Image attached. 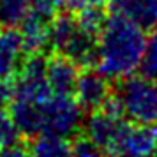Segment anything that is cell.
I'll return each mask as SVG.
<instances>
[{"instance_id":"cell-1","label":"cell","mask_w":157,"mask_h":157,"mask_svg":"<svg viewBox=\"0 0 157 157\" xmlns=\"http://www.w3.org/2000/svg\"><path fill=\"white\" fill-rule=\"evenodd\" d=\"M145 30L125 16L113 13L108 16L97 37V65L109 79L131 76L141 67L147 50Z\"/></svg>"},{"instance_id":"cell-2","label":"cell","mask_w":157,"mask_h":157,"mask_svg":"<svg viewBox=\"0 0 157 157\" xmlns=\"http://www.w3.org/2000/svg\"><path fill=\"white\" fill-rule=\"evenodd\" d=\"M50 46L57 53L74 60L78 65L90 67L92 64H97V36L81 29L72 13H58L51 20Z\"/></svg>"},{"instance_id":"cell-3","label":"cell","mask_w":157,"mask_h":157,"mask_svg":"<svg viewBox=\"0 0 157 157\" xmlns=\"http://www.w3.org/2000/svg\"><path fill=\"white\" fill-rule=\"evenodd\" d=\"M127 129L129 124L125 120V111L117 94H111L106 102L99 109L92 111L85 122L86 138L95 143L102 152L113 155H118Z\"/></svg>"},{"instance_id":"cell-4","label":"cell","mask_w":157,"mask_h":157,"mask_svg":"<svg viewBox=\"0 0 157 157\" xmlns=\"http://www.w3.org/2000/svg\"><path fill=\"white\" fill-rule=\"evenodd\" d=\"M117 95L125 117L136 124H157V85L147 76H127L118 83Z\"/></svg>"},{"instance_id":"cell-5","label":"cell","mask_w":157,"mask_h":157,"mask_svg":"<svg viewBox=\"0 0 157 157\" xmlns=\"http://www.w3.org/2000/svg\"><path fill=\"white\" fill-rule=\"evenodd\" d=\"M83 111L85 109L74 95L53 94L41 109V132H50L64 138L76 134L81 127Z\"/></svg>"},{"instance_id":"cell-6","label":"cell","mask_w":157,"mask_h":157,"mask_svg":"<svg viewBox=\"0 0 157 157\" xmlns=\"http://www.w3.org/2000/svg\"><path fill=\"white\" fill-rule=\"evenodd\" d=\"M108 79L109 78H106L101 71H94L92 67H86V71L79 74L74 97L85 111L92 113L95 109H99L111 95Z\"/></svg>"},{"instance_id":"cell-7","label":"cell","mask_w":157,"mask_h":157,"mask_svg":"<svg viewBox=\"0 0 157 157\" xmlns=\"http://www.w3.org/2000/svg\"><path fill=\"white\" fill-rule=\"evenodd\" d=\"M78 67L79 65L74 60L60 53L48 58L46 78H48L51 90L55 94H62V95H74L76 83L79 78Z\"/></svg>"},{"instance_id":"cell-8","label":"cell","mask_w":157,"mask_h":157,"mask_svg":"<svg viewBox=\"0 0 157 157\" xmlns=\"http://www.w3.org/2000/svg\"><path fill=\"white\" fill-rule=\"evenodd\" d=\"M23 39L16 27L0 30V79H11L23 64Z\"/></svg>"},{"instance_id":"cell-9","label":"cell","mask_w":157,"mask_h":157,"mask_svg":"<svg viewBox=\"0 0 157 157\" xmlns=\"http://www.w3.org/2000/svg\"><path fill=\"white\" fill-rule=\"evenodd\" d=\"M111 13L125 16L145 32L157 29V0H106Z\"/></svg>"},{"instance_id":"cell-10","label":"cell","mask_w":157,"mask_h":157,"mask_svg":"<svg viewBox=\"0 0 157 157\" xmlns=\"http://www.w3.org/2000/svg\"><path fill=\"white\" fill-rule=\"evenodd\" d=\"M157 145V127L154 124L129 125L124 136L118 155L124 157H152Z\"/></svg>"},{"instance_id":"cell-11","label":"cell","mask_w":157,"mask_h":157,"mask_svg":"<svg viewBox=\"0 0 157 157\" xmlns=\"http://www.w3.org/2000/svg\"><path fill=\"white\" fill-rule=\"evenodd\" d=\"M50 29H51L50 18L39 14L37 11L32 9L20 25V34H21L23 39L25 53H29V55L43 53L44 48L50 46Z\"/></svg>"},{"instance_id":"cell-12","label":"cell","mask_w":157,"mask_h":157,"mask_svg":"<svg viewBox=\"0 0 157 157\" xmlns=\"http://www.w3.org/2000/svg\"><path fill=\"white\" fill-rule=\"evenodd\" d=\"M32 157H72V145L64 136L41 132L32 138L30 143Z\"/></svg>"},{"instance_id":"cell-13","label":"cell","mask_w":157,"mask_h":157,"mask_svg":"<svg viewBox=\"0 0 157 157\" xmlns=\"http://www.w3.org/2000/svg\"><path fill=\"white\" fill-rule=\"evenodd\" d=\"M32 11V0H0V23L4 27H20Z\"/></svg>"},{"instance_id":"cell-14","label":"cell","mask_w":157,"mask_h":157,"mask_svg":"<svg viewBox=\"0 0 157 157\" xmlns=\"http://www.w3.org/2000/svg\"><path fill=\"white\" fill-rule=\"evenodd\" d=\"M141 72L150 79H157V29L147 41V50L141 60Z\"/></svg>"},{"instance_id":"cell-15","label":"cell","mask_w":157,"mask_h":157,"mask_svg":"<svg viewBox=\"0 0 157 157\" xmlns=\"http://www.w3.org/2000/svg\"><path fill=\"white\" fill-rule=\"evenodd\" d=\"M18 134H20V131L16 127L13 117L7 115L4 109H0V148L16 143Z\"/></svg>"},{"instance_id":"cell-16","label":"cell","mask_w":157,"mask_h":157,"mask_svg":"<svg viewBox=\"0 0 157 157\" xmlns=\"http://www.w3.org/2000/svg\"><path fill=\"white\" fill-rule=\"evenodd\" d=\"M64 6H67V0H32V9L50 20H53Z\"/></svg>"},{"instance_id":"cell-17","label":"cell","mask_w":157,"mask_h":157,"mask_svg":"<svg viewBox=\"0 0 157 157\" xmlns=\"http://www.w3.org/2000/svg\"><path fill=\"white\" fill-rule=\"evenodd\" d=\"M102 150L88 138H81L72 147V157H102Z\"/></svg>"},{"instance_id":"cell-18","label":"cell","mask_w":157,"mask_h":157,"mask_svg":"<svg viewBox=\"0 0 157 157\" xmlns=\"http://www.w3.org/2000/svg\"><path fill=\"white\" fill-rule=\"evenodd\" d=\"M106 6V0H67V7L72 14H79V13L92 11V9H101Z\"/></svg>"},{"instance_id":"cell-19","label":"cell","mask_w":157,"mask_h":157,"mask_svg":"<svg viewBox=\"0 0 157 157\" xmlns=\"http://www.w3.org/2000/svg\"><path fill=\"white\" fill-rule=\"evenodd\" d=\"M0 157H30V150H27L23 145L13 143L0 148Z\"/></svg>"},{"instance_id":"cell-20","label":"cell","mask_w":157,"mask_h":157,"mask_svg":"<svg viewBox=\"0 0 157 157\" xmlns=\"http://www.w3.org/2000/svg\"><path fill=\"white\" fill-rule=\"evenodd\" d=\"M13 90H14V85H11L9 79H0V109H4L7 104H11Z\"/></svg>"},{"instance_id":"cell-21","label":"cell","mask_w":157,"mask_h":157,"mask_svg":"<svg viewBox=\"0 0 157 157\" xmlns=\"http://www.w3.org/2000/svg\"><path fill=\"white\" fill-rule=\"evenodd\" d=\"M152 157H157V145H155V150H154V154H152Z\"/></svg>"},{"instance_id":"cell-22","label":"cell","mask_w":157,"mask_h":157,"mask_svg":"<svg viewBox=\"0 0 157 157\" xmlns=\"http://www.w3.org/2000/svg\"><path fill=\"white\" fill-rule=\"evenodd\" d=\"M117 157H124V155H117Z\"/></svg>"}]
</instances>
